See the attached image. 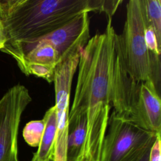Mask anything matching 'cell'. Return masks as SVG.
I'll use <instances>...</instances> for the list:
<instances>
[{"label": "cell", "instance_id": "6da1fadb", "mask_svg": "<svg viewBox=\"0 0 161 161\" xmlns=\"http://www.w3.org/2000/svg\"><path fill=\"white\" fill-rule=\"evenodd\" d=\"M112 17L105 30L89 38L82 49L69 126L87 119L85 142L77 161H101L111 110L125 119L136 100L140 82L124 70L116 42Z\"/></svg>", "mask_w": 161, "mask_h": 161}, {"label": "cell", "instance_id": "7a4b0ae2", "mask_svg": "<svg viewBox=\"0 0 161 161\" xmlns=\"http://www.w3.org/2000/svg\"><path fill=\"white\" fill-rule=\"evenodd\" d=\"M101 0H0L6 42L1 50L16 61L33 42L77 16L100 12Z\"/></svg>", "mask_w": 161, "mask_h": 161}, {"label": "cell", "instance_id": "3957f363", "mask_svg": "<svg viewBox=\"0 0 161 161\" xmlns=\"http://www.w3.org/2000/svg\"><path fill=\"white\" fill-rule=\"evenodd\" d=\"M126 18L121 34L116 35L119 55L126 73L141 82H160V56L147 48L145 31L147 21L144 0H130L126 6Z\"/></svg>", "mask_w": 161, "mask_h": 161}, {"label": "cell", "instance_id": "277c9868", "mask_svg": "<svg viewBox=\"0 0 161 161\" xmlns=\"http://www.w3.org/2000/svg\"><path fill=\"white\" fill-rule=\"evenodd\" d=\"M156 134L143 130L112 111L104 137L101 161H136L155 142Z\"/></svg>", "mask_w": 161, "mask_h": 161}, {"label": "cell", "instance_id": "5b68a950", "mask_svg": "<svg viewBox=\"0 0 161 161\" xmlns=\"http://www.w3.org/2000/svg\"><path fill=\"white\" fill-rule=\"evenodd\" d=\"M31 100L28 89L21 84L11 87L0 99V161H19V126Z\"/></svg>", "mask_w": 161, "mask_h": 161}, {"label": "cell", "instance_id": "8992f818", "mask_svg": "<svg viewBox=\"0 0 161 161\" xmlns=\"http://www.w3.org/2000/svg\"><path fill=\"white\" fill-rule=\"evenodd\" d=\"M125 119L146 131L161 133V100L154 82H140L136 100Z\"/></svg>", "mask_w": 161, "mask_h": 161}, {"label": "cell", "instance_id": "52a82bcc", "mask_svg": "<svg viewBox=\"0 0 161 161\" xmlns=\"http://www.w3.org/2000/svg\"><path fill=\"white\" fill-rule=\"evenodd\" d=\"M45 121V128L43 136L36 152L34 153L31 161L51 160L55 142L57 118L55 106L50 107L43 118Z\"/></svg>", "mask_w": 161, "mask_h": 161}, {"label": "cell", "instance_id": "ba28073f", "mask_svg": "<svg viewBox=\"0 0 161 161\" xmlns=\"http://www.w3.org/2000/svg\"><path fill=\"white\" fill-rule=\"evenodd\" d=\"M87 132V119L82 116L69 126L67 161H77L81 153Z\"/></svg>", "mask_w": 161, "mask_h": 161}, {"label": "cell", "instance_id": "9c48e42d", "mask_svg": "<svg viewBox=\"0 0 161 161\" xmlns=\"http://www.w3.org/2000/svg\"><path fill=\"white\" fill-rule=\"evenodd\" d=\"M147 25L155 32L157 40L161 45V1L144 0Z\"/></svg>", "mask_w": 161, "mask_h": 161}, {"label": "cell", "instance_id": "30bf717a", "mask_svg": "<svg viewBox=\"0 0 161 161\" xmlns=\"http://www.w3.org/2000/svg\"><path fill=\"white\" fill-rule=\"evenodd\" d=\"M45 128V121L42 118L29 121L23 130V136L26 143L32 147L40 145Z\"/></svg>", "mask_w": 161, "mask_h": 161}, {"label": "cell", "instance_id": "8fae6325", "mask_svg": "<svg viewBox=\"0 0 161 161\" xmlns=\"http://www.w3.org/2000/svg\"><path fill=\"white\" fill-rule=\"evenodd\" d=\"M145 38L146 44L149 51L152 53L160 57L161 45L158 43L154 31L148 25H147V28L145 31Z\"/></svg>", "mask_w": 161, "mask_h": 161}, {"label": "cell", "instance_id": "7c38bea8", "mask_svg": "<svg viewBox=\"0 0 161 161\" xmlns=\"http://www.w3.org/2000/svg\"><path fill=\"white\" fill-rule=\"evenodd\" d=\"M160 135H158L152 145L148 156V161H161Z\"/></svg>", "mask_w": 161, "mask_h": 161}, {"label": "cell", "instance_id": "4fadbf2b", "mask_svg": "<svg viewBox=\"0 0 161 161\" xmlns=\"http://www.w3.org/2000/svg\"><path fill=\"white\" fill-rule=\"evenodd\" d=\"M5 42H6V39H5L4 30L0 20V50L4 47Z\"/></svg>", "mask_w": 161, "mask_h": 161}, {"label": "cell", "instance_id": "5bb4252c", "mask_svg": "<svg viewBox=\"0 0 161 161\" xmlns=\"http://www.w3.org/2000/svg\"><path fill=\"white\" fill-rule=\"evenodd\" d=\"M150 149L147 150L136 161H148V153L150 151Z\"/></svg>", "mask_w": 161, "mask_h": 161}, {"label": "cell", "instance_id": "9a60e30c", "mask_svg": "<svg viewBox=\"0 0 161 161\" xmlns=\"http://www.w3.org/2000/svg\"><path fill=\"white\" fill-rule=\"evenodd\" d=\"M47 161H51V160H47Z\"/></svg>", "mask_w": 161, "mask_h": 161}]
</instances>
